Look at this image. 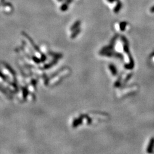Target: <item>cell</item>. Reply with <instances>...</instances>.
Here are the masks:
<instances>
[{"label": "cell", "mask_w": 154, "mask_h": 154, "mask_svg": "<svg viewBox=\"0 0 154 154\" xmlns=\"http://www.w3.org/2000/svg\"><path fill=\"white\" fill-rule=\"evenodd\" d=\"M151 10V12L154 13V6H153V7H152V8L151 9V10Z\"/></svg>", "instance_id": "obj_1"}]
</instances>
